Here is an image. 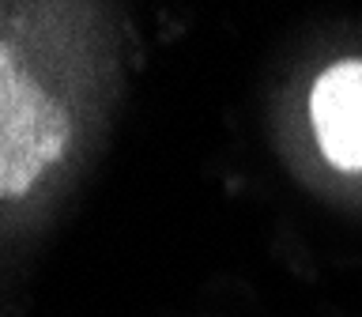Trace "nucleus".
Masks as SVG:
<instances>
[{
    "label": "nucleus",
    "mask_w": 362,
    "mask_h": 317,
    "mask_svg": "<svg viewBox=\"0 0 362 317\" xmlns=\"http://www.w3.org/2000/svg\"><path fill=\"white\" fill-rule=\"evenodd\" d=\"M106 8L0 4V212L53 200L113 95Z\"/></svg>",
    "instance_id": "obj_1"
},
{
    "label": "nucleus",
    "mask_w": 362,
    "mask_h": 317,
    "mask_svg": "<svg viewBox=\"0 0 362 317\" xmlns=\"http://www.w3.org/2000/svg\"><path fill=\"white\" fill-rule=\"evenodd\" d=\"M279 147L310 189L362 204V45L325 50L283 87Z\"/></svg>",
    "instance_id": "obj_2"
}]
</instances>
